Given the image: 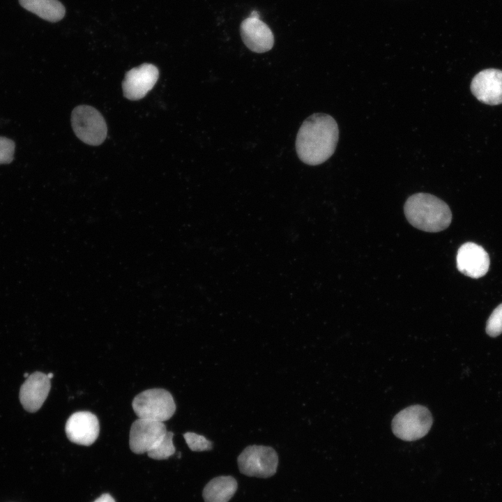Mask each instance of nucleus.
Instances as JSON below:
<instances>
[{"instance_id":"f257e3e1","label":"nucleus","mask_w":502,"mask_h":502,"mask_svg":"<svg viewBox=\"0 0 502 502\" xmlns=\"http://www.w3.org/2000/svg\"><path fill=\"white\" fill-rule=\"evenodd\" d=\"M338 139L335 120L326 114H313L303 122L298 131L296 153L305 164L320 165L334 153Z\"/></svg>"},{"instance_id":"ddd939ff","label":"nucleus","mask_w":502,"mask_h":502,"mask_svg":"<svg viewBox=\"0 0 502 502\" xmlns=\"http://www.w3.org/2000/svg\"><path fill=\"white\" fill-rule=\"evenodd\" d=\"M51 388L47 374L36 372L26 378L20 391V400L29 412L37 411L46 400Z\"/></svg>"},{"instance_id":"4468645a","label":"nucleus","mask_w":502,"mask_h":502,"mask_svg":"<svg viewBox=\"0 0 502 502\" xmlns=\"http://www.w3.org/2000/svg\"><path fill=\"white\" fill-rule=\"evenodd\" d=\"M237 481L230 476H221L211 480L204 487L202 496L205 502H228L236 493Z\"/></svg>"},{"instance_id":"0eeeda50","label":"nucleus","mask_w":502,"mask_h":502,"mask_svg":"<svg viewBox=\"0 0 502 502\" xmlns=\"http://www.w3.org/2000/svg\"><path fill=\"white\" fill-rule=\"evenodd\" d=\"M167 432L163 422L139 418L130 427V448L136 454L148 452L163 438Z\"/></svg>"},{"instance_id":"a211bd4d","label":"nucleus","mask_w":502,"mask_h":502,"mask_svg":"<svg viewBox=\"0 0 502 502\" xmlns=\"http://www.w3.org/2000/svg\"><path fill=\"white\" fill-rule=\"evenodd\" d=\"M486 332L491 337L502 333V303L498 305L489 316L486 325Z\"/></svg>"},{"instance_id":"20e7f679","label":"nucleus","mask_w":502,"mask_h":502,"mask_svg":"<svg viewBox=\"0 0 502 502\" xmlns=\"http://www.w3.org/2000/svg\"><path fill=\"white\" fill-rule=\"evenodd\" d=\"M432 422V416L427 407L413 405L404 409L394 417L392 430L402 440L415 441L428 433Z\"/></svg>"},{"instance_id":"aec40b11","label":"nucleus","mask_w":502,"mask_h":502,"mask_svg":"<svg viewBox=\"0 0 502 502\" xmlns=\"http://www.w3.org/2000/svg\"><path fill=\"white\" fill-rule=\"evenodd\" d=\"M93 502H116L114 498L109 494H103Z\"/></svg>"},{"instance_id":"423d86ee","label":"nucleus","mask_w":502,"mask_h":502,"mask_svg":"<svg viewBox=\"0 0 502 502\" xmlns=\"http://www.w3.org/2000/svg\"><path fill=\"white\" fill-rule=\"evenodd\" d=\"M238 465L241 473L245 476L268 478L277 471L278 456L270 446H249L238 457Z\"/></svg>"},{"instance_id":"9b49d317","label":"nucleus","mask_w":502,"mask_h":502,"mask_svg":"<svg viewBox=\"0 0 502 502\" xmlns=\"http://www.w3.org/2000/svg\"><path fill=\"white\" fill-rule=\"evenodd\" d=\"M457 267L464 275L479 278L484 276L489 267V257L480 245L468 242L460 246L457 254Z\"/></svg>"},{"instance_id":"39448f33","label":"nucleus","mask_w":502,"mask_h":502,"mask_svg":"<svg viewBox=\"0 0 502 502\" xmlns=\"http://www.w3.org/2000/svg\"><path fill=\"white\" fill-rule=\"evenodd\" d=\"M71 124L76 136L84 143L98 146L106 138L107 129L102 114L89 105H79L71 114Z\"/></svg>"},{"instance_id":"4be33fe9","label":"nucleus","mask_w":502,"mask_h":502,"mask_svg":"<svg viewBox=\"0 0 502 502\" xmlns=\"http://www.w3.org/2000/svg\"><path fill=\"white\" fill-rule=\"evenodd\" d=\"M47 376L51 379L52 378V376H53L52 373H49V374H47Z\"/></svg>"},{"instance_id":"f03ea898","label":"nucleus","mask_w":502,"mask_h":502,"mask_svg":"<svg viewBox=\"0 0 502 502\" xmlns=\"http://www.w3.org/2000/svg\"><path fill=\"white\" fill-rule=\"evenodd\" d=\"M404 214L414 227L427 232L446 229L452 220L451 211L446 203L428 193H416L405 202Z\"/></svg>"},{"instance_id":"f3484780","label":"nucleus","mask_w":502,"mask_h":502,"mask_svg":"<svg viewBox=\"0 0 502 502\" xmlns=\"http://www.w3.org/2000/svg\"><path fill=\"white\" fill-rule=\"evenodd\" d=\"M183 437L189 448L192 451H205L211 450L213 443L205 436L194 432H186Z\"/></svg>"},{"instance_id":"6e6552de","label":"nucleus","mask_w":502,"mask_h":502,"mask_svg":"<svg viewBox=\"0 0 502 502\" xmlns=\"http://www.w3.org/2000/svg\"><path fill=\"white\" fill-rule=\"evenodd\" d=\"M158 76V69L151 63L132 68L126 73L122 82L124 96L132 100L144 98L154 86Z\"/></svg>"},{"instance_id":"dca6fc26","label":"nucleus","mask_w":502,"mask_h":502,"mask_svg":"<svg viewBox=\"0 0 502 502\" xmlns=\"http://www.w3.org/2000/svg\"><path fill=\"white\" fill-rule=\"evenodd\" d=\"M173 436L174 434L167 431L163 438L147 452L149 457L160 460L173 455L176 450L173 443Z\"/></svg>"},{"instance_id":"7ed1b4c3","label":"nucleus","mask_w":502,"mask_h":502,"mask_svg":"<svg viewBox=\"0 0 502 502\" xmlns=\"http://www.w3.org/2000/svg\"><path fill=\"white\" fill-rule=\"evenodd\" d=\"M132 406L138 418L160 422L170 419L176 411L172 394L163 388H151L140 393L134 398Z\"/></svg>"},{"instance_id":"6ab92c4d","label":"nucleus","mask_w":502,"mask_h":502,"mask_svg":"<svg viewBox=\"0 0 502 502\" xmlns=\"http://www.w3.org/2000/svg\"><path fill=\"white\" fill-rule=\"evenodd\" d=\"M14 142L6 137H0V164L10 163L13 159Z\"/></svg>"},{"instance_id":"412c9836","label":"nucleus","mask_w":502,"mask_h":502,"mask_svg":"<svg viewBox=\"0 0 502 502\" xmlns=\"http://www.w3.org/2000/svg\"><path fill=\"white\" fill-rule=\"evenodd\" d=\"M250 17H255V18H259V14H258L257 12L253 11V12H252V13H251V15H250Z\"/></svg>"},{"instance_id":"2eb2a0df","label":"nucleus","mask_w":502,"mask_h":502,"mask_svg":"<svg viewBox=\"0 0 502 502\" xmlns=\"http://www.w3.org/2000/svg\"><path fill=\"white\" fill-rule=\"evenodd\" d=\"M20 4L40 18L50 22L63 19L66 10L58 0H19Z\"/></svg>"},{"instance_id":"1a4fd4ad","label":"nucleus","mask_w":502,"mask_h":502,"mask_svg":"<svg viewBox=\"0 0 502 502\" xmlns=\"http://www.w3.org/2000/svg\"><path fill=\"white\" fill-rule=\"evenodd\" d=\"M68 439L73 443L90 446L97 439L100 425L96 415L89 411H77L68 419L66 427Z\"/></svg>"},{"instance_id":"9d476101","label":"nucleus","mask_w":502,"mask_h":502,"mask_svg":"<svg viewBox=\"0 0 502 502\" xmlns=\"http://www.w3.org/2000/svg\"><path fill=\"white\" fill-rule=\"evenodd\" d=\"M471 90L485 104H502V70L489 68L480 71L473 78Z\"/></svg>"},{"instance_id":"f8f14e48","label":"nucleus","mask_w":502,"mask_h":502,"mask_svg":"<svg viewBox=\"0 0 502 502\" xmlns=\"http://www.w3.org/2000/svg\"><path fill=\"white\" fill-rule=\"evenodd\" d=\"M240 30L244 44L251 51L264 53L273 47V32L268 25L259 18L249 17L245 19L241 24Z\"/></svg>"}]
</instances>
